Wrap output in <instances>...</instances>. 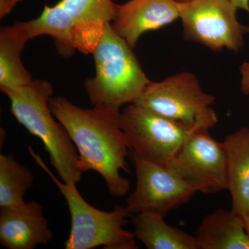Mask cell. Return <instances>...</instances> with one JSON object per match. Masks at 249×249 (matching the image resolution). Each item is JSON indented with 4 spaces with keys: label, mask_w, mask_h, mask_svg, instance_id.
<instances>
[{
    "label": "cell",
    "mask_w": 249,
    "mask_h": 249,
    "mask_svg": "<svg viewBox=\"0 0 249 249\" xmlns=\"http://www.w3.org/2000/svg\"><path fill=\"white\" fill-rule=\"evenodd\" d=\"M49 107L76 147L83 173L94 170L101 175L113 196L127 195L130 182L121 171L129 172L130 149L121 127V113L83 109L61 96L51 98Z\"/></svg>",
    "instance_id": "1"
},
{
    "label": "cell",
    "mask_w": 249,
    "mask_h": 249,
    "mask_svg": "<svg viewBox=\"0 0 249 249\" xmlns=\"http://www.w3.org/2000/svg\"><path fill=\"white\" fill-rule=\"evenodd\" d=\"M1 91L9 98L11 111L16 120L43 142L51 164L62 181L77 183L81 181L83 172L76 147L64 126L55 121L49 107L53 93L52 85L38 79L26 86Z\"/></svg>",
    "instance_id": "2"
},
{
    "label": "cell",
    "mask_w": 249,
    "mask_h": 249,
    "mask_svg": "<svg viewBox=\"0 0 249 249\" xmlns=\"http://www.w3.org/2000/svg\"><path fill=\"white\" fill-rule=\"evenodd\" d=\"M132 49L111 24L106 26L92 52L96 75L85 84L93 107L120 114L121 106L134 103L151 83Z\"/></svg>",
    "instance_id": "3"
},
{
    "label": "cell",
    "mask_w": 249,
    "mask_h": 249,
    "mask_svg": "<svg viewBox=\"0 0 249 249\" xmlns=\"http://www.w3.org/2000/svg\"><path fill=\"white\" fill-rule=\"evenodd\" d=\"M116 6L112 0H60L45 6L38 18L24 26L31 39L50 36L63 57L75 50L92 53L105 27L114 19Z\"/></svg>",
    "instance_id": "4"
},
{
    "label": "cell",
    "mask_w": 249,
    "mask_h": 249,
    "mask_svg": "<svg viewBox=\"0 0 249 249\" xmlns=\"http://www.w3.org/2000/svg\"><path fill=\"white\" fill-rule=\"evenodd\" d=\"M30 155L42 169L50 177L60 191L70 210L71 228L65 242L66 249H91L103 247L106 249H137L133 232L124 230L127 219L132 217L125 207L116 206L111 212L98 210L83 199L76 183L60 181L52 173L40 155L28 147Z\"/></svg>",
    "instance_id": "5"
},
{
    "label": "cell",
    "mask_w": 249,
    "mask_h": 249,
    "mask_svg": "<svg viewBox=\"0 0 249 249\" xmlns=\"http://www.w3.org/2000/svg\"><path fill=\"white\" fill-rule=\"evenodd\" d=\"M134 104L176 121L188 130L208 129L218 119L213 95L205 93L193 73H178L162 81L151 82Z\"/></svg>",
    "instance_id": "6"
},
{
    "label": "cell",
    "mask_w": 249,
    "mask_h": 249,
    "mask_svg": "<svg viewBox=\"0 0 249 249\" xmlns=\"http://www.w3.org/2000/svg\"><path fill=\"white\" fill-rule=\"evenodd\" d=\"M178 4L187 40L214 52H237L244 47L249 27L239 22V9L231 0H191Z\"/></svg>",
    "instance_id": "7"
},
{
    "label": "cell",
    "mask_w": 249,
    "mask_h": 249,
    "mask_svg": "<svg viewBox=\"0 0 249 249\" xmlns=\"http://www.w3.org/2000/svg\"><path fill=\"white\" fill-rule=\"evenodd\" d=\"M120 124L131 151L165 166L191 132L176 121L134 103L121 113Z\"/></svg>",
    "instance_id": "8"
},
{
    "label": "cell",
    "mask_w": 249,
    "mask_h": 249,
    "mask_svg": "<svg viewBox=\"0 0 249 249\" xmlns=\"http://www.w3.org/2000/svg\"><path fill=\"white\" fill-rule=\"evenodd\" d=\"M166 167L196 192L214 194L227 190L225 147L208 129L191 132Z\"/></svg>",
    "instance_id": "9"
},
{
    "label": "cell",
    "mask_w": 249,
    "mask_h": 249,
    "mask_svg": "<svg viewBox=\"0 0 249 249\" xmlns=\"http://www.w3.org/2000/svg\"><path fill=\"white\" fill-rule=\"evenodd\" d=\"M137 184L125 208L129 213H151L166 215L186 204L196 193L165 165L142 160L131 151Z\"/></svg>",
    "instance_id": "10"
},
{
    "label": "cell",
    "mask_w": 249,
    "mask_h": 249,
    "mask_svg": "<svg viewBox=\"0 0 249 249\" xmlns=\"http://www.w3.org/2000/svg\"><path fill=\"white\" fill-rule=\"evenodd\" d=\"M179 18L175 0H129L117 4L111 24L132 48L147 31L157 30Z\"/></svg>",
    "instance_id": "11"
},
{
    "label": "cell",
    "mask_w": 249,
    "mask_h": 249,
    "mask_svg": "<svg viewBox=\"0 0 249 249\" xmlns=\"http://www.w3.org/2000/svg\"><path fill=\"white\" fill-rule=\"evenodd\" d=\"M53 234L36 201L19 207L1 209L0 243L8 249H33L52 240Z\"/></svg>",
    "instance_id": "12"
},
{
    "label": "cell",
    "mask_w": 249,
    "mask_h": 249,
    "mask_svg": "<svg viewBox=\"0 0 249 249\" xmlns=\"http://www.w3.org/2000/svg\"><path fill=\"white\" fill-rule=\"evenodd\" d=\"M224 142L227 157L228 188L232 211L243 217L249 212V129L242 127Z\"/></svg>",
    "instance_id": "13"
},
{
    "label": "cell",
    "mask_w": 249,
    "mask_h": 249,
    "mask_svg": "<svg viewBox=\"0 0 249 249\" xmlns=\"http://www.w3.org/2000/svg\"><path fill=\"white\" fill-rule=\"evenodd\" d=\"M196 237L197 249H249L243 219L232 210L219 209L206 216Z\"/></svg>",
    "instance_id": "14"
},
{
    "label": "cell",
    "mask_w": 249,
    "mask_h": 249,
    "mask_svg": "<svg viewBox=\"0 0 249 249\" xmlns=\"http://www.w3.org/2000/svg\"><path fill=\"white\" fill-rule=\"evenodd\" d=\"M29 40L23 22L0 30V89L26 86L34 81L21 60L23 49Z\"/></svg>",
    "instance_id": "15"
},
{
    "label": "cell",
    "mask_w": 249,
    "mask_h": 249,
    "mask_svg": "<svg viewBox=\"0 0 249 249\" xmlns=\"http://www.w3.org/2000/svg\"><path fill=\"white\" fill-rule=\"evenodd\" d=\"M164 217L151 213L132 216L136 238L148 249H197L195 236L170 227Z\"/></svg>",
    "instance_id": "16"
},
{
    "label": "cell",
    "mask_w": 249,
    "mask_h": 249,
    "mask_svg": "<svg viewBox=\"0 0 249 249\" xmlns=\"http://www.w3.org/2000/svg\"><path fill=\"white\" fill-rule=\"evenodd\" d=\"M30 170L12 156L0 155V209H12L25 204L26 192L33 186Z\"/></svg>",
    "instance_id": "17"
},
{
    "label": "cell",
    "mask_w": 249,
    "mask_h": 249,
    "mask_svg": "<svg viewBox=\"0 0 249 249\" xmlns=\"http://www.w3.org/2000/svg\"><path fill=\"white\" fill-rule=\"evenodd\" d=\"M241 91L245 94H249V61L242 64L240 67Z\"/></svg>",
    "instance_id": "18"
},
{
    "label": "cell",
    "mask_w": 249,
    "mask_h": 249,
    "mask_svg": "<svg viewBox=\"0 0 249 249\" xmlns=\"http://www.w3.org/2000/svg\"><path fill=\"white\" fill-rule=\"evenodd\" d=\"M22 0H0V17L4 18L10 14L18 2Z\"/></svg>",
    "instance_id": "19"
},
{
    "label": "cell",
    "mask_w": 249,
    "mask_h": 249,
    "mask_svg": "<svg viewBox=\"0 0 249 249\" xmlns=\"http://www.w3.org/2000/svg\"><path fill=\"white\" fill-rule=\"evenodd\" d=\"M238 9H243L249 14V0H231Z\"/></svg>",
    "instance_id": "20"
},
{
    "label": "cell",
    "mask_w": 249,
    "mask_h": 249,
    "mask_svg": "<svg viewBox=\"0 0 249 249\" xmlns=\"http://www.w3.org/2000/svg\"><path fill=\"white\" fill-rule=\"evenodd\" d=\"M244 220V224H245V230L247 234L249 236V212L247 213L245 215L242 217Z\"/></svg>",
    "instance_id": "21"
},
{
    "label": "cell",
    "mask_w": 249,
    "mask_h": 249,
    "mask_svg": "<svg viewBox=\"0 0 249 249\" xmlns=\"http://www.w3.org/2000/svg\"><path fill=\"white\" fill-rule=\"evenodd\" d=\"M175 1H176L178 3H180V4H181V3L188 2V1H191V0H175Z\"/></svg>",
    "instance_id": "22"
}]
</instances>
